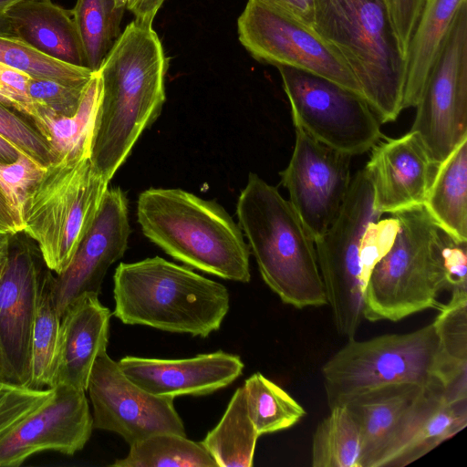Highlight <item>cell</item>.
I'll return each instance as SVG.
<instances>
[{"instance_id": "cell-33", "label": "cell", "mask_w": 467, "mask_h": 467, "mask_svg": "<svg viewBox=\"0 0 467 467\" xmlns=\"http://www.w3.org/2000/svg\"><path fill=\"white\" fill-rule=\"evenodd\" d=\"M38 304L31 337V367L29 386L42 389L50 388L57 350L61 318L49 295V275Z\"/></svg>"}, {"instance_id": "cell-30", "label": "cell", "mask_w": 467, "mask_h": 467, "mask_svg": "<svg viewBox=\"0 0 467 467\" xmlns=\"http://www.w3.org/2000/svg\"><path fill=\"white\" fill-rule=\"evenodd\" d=\"M115 467H215L216 462L203 447L172 432H160L130 445L125 458L118 459Z\"/></svg>"}, {"instance_id": "cell-45", "label": "cell", "mask_w": 467, "mask_h": 467, "mask_svg": "<svg viewBox=\"0 0 467 467\" xmlns=\"http://www.w3.org/2000/svg\"><path fill=\"white\" fill-rule=\"evenodd\" d=\"M20 1L22 0H0V36H16L7 11Z\"/></svg>"}, {"instance_id": "cell-11", "label": "cell", "mask_w": 467, "mask_h": 467, "mask_svg": "<svg viewBox=\"0 0 467 467\" xmlns=\"http://www.w3.org/2000/svg\"><path fill=\"white\" fill-rule=\"evenodd\" d=\"M415 108L410 130L438 166L467 138V1L453 18Z\"/></svg>"}, {"instance_id": "cell-35", "label": "cell", "mask_w": 467, "mask_h": 467, "mask_svg": "<svg viewBox=\"0 0 467 467\" xmlns=\"http://www.w3.org/2000/svg\"><path fill=\"white\" fill-rule=\"evenodd\" d=\"M46 168L23 152L13 162H0V191L22 228L26 199Z\"/></svg>"}, {"instance_id": "cell-10", "label": "cell", "mask_w": 467, "mask_h": 467, "mask_svg": "<svg viewBox=\"0 0 467 467\" xmlns=\"http://www.w3.org/2000/svg\"><path fill=\"white\" fill-rule=\"evenodd\" d=\"M276 67L296 129L352 157L384 138L379 119L362 95L305 70Z\"/></svg>"}, {"instance_id": "cell-9", "label": "cell", "mask_w": 467, "mask_h": 467, "mask_svg": "<svg viewBox=\"0 0 467 467\" xmlns=\"http://www.w3.org/2000/svg\"><path fill=\"white\" fill-rule=\"evenodd\" d=\"M373 204V189L365 170L352 177L341 209L327 229L314 241L327 302L337 331L355 338L363 318L360 248L368 225L380 219Z\"/></svg>"}, {"instance_id": "cell-13", "label": "cell", "mask_w": 467, "mask_h": 467, "mask_svg": "<svg viewBox=\"0 0 467 467\" xmlns=\"http://www.w3.org/2000/svg\"><path fill=\"white\" fill-rule=\"evenodd\" d=\"M18 234L0 275V357L4 379L28 387L32 330L50 270L38 247Z\"/></svg>"}, {"instance_id": "cell-43", "label": "cell", "mask_w": 467, "mask_h": 467, "mask_svg": "<svg viewBox=\"0 0 467 467\" xmlns=\"http://www.w3.org/2000/svg\"><path fill=\"white\" fill-rule=\"evenodd\" d=\"M165 0H127L128 8L135 16V21L152 26L155 16Z\"/></svg>"}, {"instance_id": "cell-32", "label": "cell", "mask_w": 467, "mask_h": 467, "mask_svg": "<svg viewBox=\"0 0 467 467\" xmlns=\"http://www.w3.org/2000/svg\"><path fill=\"white\" fill-rule=\"evenodd\" d=\"M0 63L31 78H48L71 85H86L94 74L88 67L49 57L16 36H0Z\"/></svg>"}, {"instance_id": "cell-14", "label": "cell", "mask_w": 467, "mask_h": 467, "mask_svg": "<svg viewBox=\"0 0 467 467\" xmlns=\"http://www.w3.org/2000/svg\"><path fill=\"white\" fill-rule=\"evenodd\" d=\"M93 428L116 432L130 445L160 432L186 436L174 398L151 394L132 382L106 351L88 379Z\"/></svg>"}, {"instance_id": "cell-20", "label": "cell", "mask_w": 467, "mask_h": 467, "mask_svg": "<svg viewBox=\"0 0 467 467\" xmlns=\"http://www.w3.org/2000/svg\"><path fill=\"white\" fill-rule=\"evenodd\" d=\"M118 364L144 390L171 398L211 394L233 383L244 367L240 357L221 350L178 359L126 356Z\"/></svg>"}, {"instance_id": "cell-22", "label": "cell", "mask_w": 467, "mask_h": 467, "mask_svg": "<svg viewBox=\"0 0 467 467\" xmlns=\"http://www.w3.org/2000/svg\"><path fill=\"white\" fill-rule=\"evenodd\" d=\"M7 15L16 37L56 60L88 67L70 10L51 0H22Z\"/></svg>"}, {"instance_id": "cell-16", "label": "cell", "mask_w": 467, "mask_h": 467, "mask_svg": "<svg viewBox=\"0 0 467 467\" xmlns=\"http://www.w3.org/2000/svg\"><path fill=\"white\" fill-rule=\"evenodd\" d=\"M52 397L0 439V467H16L31 455L55 451L74 455L89 440L93 419L86 390L58 384Z\"/></svg>"}, {"instance_id": "cell-7", "label": "cell", "mask_w": 467, "mask_h": 467, "mask_svg": "<svg viewBox=\"0 0 467 467\" xmlns=\"http://www.w3.org/2000/svg\"><path fill=\"white\" fill-rule=\"evenodd\" d=\"M398 230L389 248L371 268L363 291V317L399 321L434 308L446 290L441 230L423 206L393 214Z\"/></svg>"}, {"instance_id": "cell-50", "label": "cell", "mask_w": 467, "mask_h": 467, "mask_svg": "<svg viewBox=\"0 0 467 467\" xmlns=\"http://www.w3.org/2000/svg\"><path fill=\"white\" fill-rule=\"evenodd\" d=\"M119 5L126 6V0H118Z\"/></svg>"}, {"instance_id": "cell-39", "label": "cell", "mask_w": 467, "mask_h": 467, "mask_svg": "<svg viewBox=\"0 0 467 467\" xmlns=\"http://www.w3.org/2000/svg\"><path fill=\"white\" fill-rule=\"evenodd\" d=\"M441 238L446 290L451 294L467 293V242L455 241L444 232Z\"/></svg>"}, {"instance_id": "cell-28", "label": "cell", "mask_w": 467, "mask_h": 467, "mask_svg": "<svg viewBox=\"0 0 467 467\" xmlns=\"http://www.w3.org/2000/svg\"><path fill=\"white\" fill-rule=\"evenodd\" d=\"M312 439L313 467H361L359 424L347 405L329 409Z\"/></svg>"}, {"instance_id": "cell-26", "label": "cell", "mask_w": 467, "mask_h": 467, "mask_svg": "<svg viewBox=\"0 0 467 467\" xmlns=\"http://www.w3.org/2000/svg\"><path fill=\"white\" fill-rule=\"evenodd\" d=\"M423 207L442 232L467 242V138L437 166Z\"/></svg>"}, {"instance_id": "cell-31", "label": "cell", "mask_w": 467, "mask_h": 467, "mask_svg": "<svg viewBox=\"0 0 467 467\" xmlns=\"http://www.w3.org/2000/svg\"><path fill=\"white\" fill-rule=\"evenodd\" d=\"M244 389L248 414L259 436L290 428L306 415L297 401L259 372L245 380Z\"/></svg>"}, {"instance_id": "cell-44", "label": "cell", "mask_w": 467, "mask_h": 467, "mask_svg": "<svg viewBox=\"0 0 467 467\" xmlns=\"http://www.w3.org/2000/svg\"><path fill=\"white\" fill-rule=\"evenodd\" d=\"M0 230L16 234L23 232L4 194L0 191Z\"/></svg>"}, {"instance_id": "cell-2", "label": "cell", "mask_w": 467, "mask_h": 467, "mask_svg": "<svg viewBox=\"0 0 467 467\" xmlns=\"http://www.w3.org/2000/svg\"><path fill=\"white\" fill-rule=\"evenodd\" d=\"M321 372L329 409L398 384L443 387L467 395V368L445 356L433 323L410 333L348 339Z\"/></svg>"}, {"instance_id": "cell-8", "label": "cell", "mask_w": 467, "mask_h": 467, "mask_svg": "<svg viewBox=\"0 0 467 467\" xmlns=\"http://www.w3.org/2000/svg\"><path fill=\"white\" fill-rule=\"evenodd\" d=\"M109 182L90 158L49 164L29 192L23 210V233L37 245L56 275L70 264L92 226Z\"/></svg>"}, {"instance_id": "cell-36", "label": "cell", "mask_w": 467, "mask_h": 467, "mask_svg": "<svg viewBox=\"0 0 467 467\" xmlns=\"http://www.w3.org/2000/svg\"><path fill=\"white\" fill-rule=\"evenodd\" d=\"M0 102V135L35 161L47 167L53 162L47 141L20 112Z\"/></svg>"}, {"instance_id": "cell-17", "label": "cell", "mask_w": 467, "mask_h": 467, "mask_svg": "<svg viewBox=\"0 0 467 467\" xmlns=\"http://www.w3.org/2000/svg\"><path fill=\"white\" fill-rule=\"evenodd\" d=\"M128 201L119 187L108 189L97 217L68 266L49 275V295L61 318L67 306L85 293L99 295L109 266L128 248Z\"/></svg>"}, {"instance_id": "cell-4", "label": "cell", "mask_w": 467, "mask_h": 467, "mask_svg": "<svg viewBox=\"0 0 467 467\" xmlns=\"http://www.w3.org/2000/svg\"><path fill=\"white\" fill-rule=\"evenodd\" d=\"M311 27L346 62L380 122L395 121L406 56L386 0H314Z\"/></svg>"}, {"instance_id": "cell-38", "label": "cell", "mask_w": 467, "mask_h": 467, "mask_svg": "<svg viewBox=\"0 0 467 467\" xmlns=\"http://www.w3.org/2000/svg\"><path fill=\"white\" fill-rule=\"evenodd\" d=\"M88 84L71 85L48 78H30L27 95L32 103L55 114L72 116L79 107Z\"/></svg>"}, {"instance_id": "cell-29", "label": "cell", "mask_w": 467, "mask_h": 467, "mask_svg": "<svg viewBox=\"0 0 467 467\" xmlns=\"http://www.w3.org/2000/svg\"><path fill=\"white\" fill-rule=\"evenodd\" d=\"M125 9L118 0H77L70 10L91 71L99 69L119 37Z\"/></svg>"}, {"instance_id": "cell-49", "label": "cell", "mask_w": 467, "mask_h": 467, "mask_svg": "<svg viewBox=\"0 0 467 467\" xmlns=\"http://www.w3.org/2000/svg\"><path fill=\"white\" fill-rule=\"evenodd\" d=\"M0 379H4V377H3V369H2V361H1V357H0Z\"/></svg>"}, {"instance_id": "cell-27", "label": "cell", "mask_w": 467, "mask_h": 467, "mask_svg": "<svg viewBox=\"0 0 467 467\" xmlns=\"http://www.w3.org/2000/svg\"><path fill=\"white\" fill-rule=\"evenodd\" d=\"M258 438L242 386L234 391L222 419L202 444L219 467H251Z\"/></svg>"}, {"instance_id": "cell-24", "label": "cell", "mask_w": 467, "mask_h": 467, "mask_svg": "<svg viewBox=\"0 0 467 467\" xmlns=\"http://www.w3.org/2000/svg\"><path fill=\"white\" fill-rule=\"evenodd\" d=\"M422 389L411 384L390 385L357 396L344 404L359 424L361 467H374Z\"/></svg>"}, {"instance_id": "cell-19", "label": "cell", "mask_w": 467, "mask_h": 467, "mask_svg": "<svg viewBox=\"0 0 467 467\" xmlns=\"http://www.w3.org/2000/svg\"><path fill=\"white\" fill-rule=\"evenodd\" d=\"M467 425V399L443 387L423 388L402 417L374 467L406 466Z\"/></svg>"}, {"instance_id": "cell-3", "label": "cell", "mask_w": 467, "mask_h": 467, "mask_svg": "<svg viewBox=\"0 0 467 467\" xmlns=\"http://www.w3.org/2000/svg\"><path fill=\"white\" fill-rule=\"evenodd\" d=\"M137 217L142 234L174 259L226 280L250 281L249 246L217 202L182 189L150 188L139 196Z\"/></svg>"}, {"instance_id": "cell-5", "label": "cell", "mask_w": 467, "mask_h": 467, "mask_svg": "<svg viewBox=\"0 0 467 467\" xmlns=\"http://www.w3.org/2000/svg\"><path fill=\"white\" fill-rule=\"evenodd\" d=\"M236 213L263 280L281 301L297 309L327 305L314 241L277 188L250 172Z\"/></svg>"}, {"instance_id": "cell-51", "label": "cell", "mask_w": 467, "mask_h": 467, "mask_svg": "<svg viewBox=\"0 0 467 467\" xmlns=\"http://www.w3.org/2000/svg\"><path fill=\"white\" fill-rule=\"evenodd\" d=\"M126 2H127V0H126Z\"/></svg>"}, {"instance_id": "cell-48", "label": "cell", "mask_w": 467, "mask_h": 467, "mask_svg": "<svg viewBox=\"0 0 467 467\" xmlns=\"http://www.w3.org/2000/svg\"><path fill=\"white\" fill-rule=\"evenodd\" d=\"M0 102L6 105L9 108H12L16 109L18 112H22L23 107L21 104H19L17 101L14 100L10 97L6 96L5 94L2 93L0 91Z\"/></svg>"}, {"instance_id": "cell-42", "label": "cell", "mask_w": 467, "mask_h": 467, "mask_svg": "<svg viewBox=\"0 0 467 467\" xmlns=\"http://www.w3.org/2000/svg\"><path fill=\"white\" fill-rule=\"evenodd\" d=\"M311 27L314 0H255Z\"/></svg>"}, {"instance_id": "cell-18", "label": "cell", "mask_w": 467, "mask_h": 467, "mask_svg": "<svg viewBox=\"0 0 467 467\" xmlns=\"http://www.w3.org/2000/svg\"><path fill=\"white\" fill-rule=\"evenodd\" d=\"M364 170L373 189L374 208L398 213L423 206L437 166L414 131L379 141Z\"/></svg>"}, {"instance_id": "cell-15", "label": "cell", "mask_w": 467, "mask_h": 467, "mask_svg": "<svg viewBox=\"0 0 467 467\" xmlns=\"http://www.w3.org/2000/svg\"><path fill=\"white\" fill-rule=\"evenodd\" d=\"M351 158L296 129L294 150L280 178L313 241L327 231L348 193Z\"/></svg>"}, {"instance_id": "cell-41", "label": "cell", "mask_w": 467, "mask_h": 467, "mask_svg": "<svg viewBox=\"0 0 467 467\" xmlns=\"http://www.w3.org/2000/svg\"><path fill=\"white\" fill-rule=\"evenodd\" d=\"M30 78L26 73L0 63V91L21 104L22 112L26 105L32 103L27 95Z\"/></svg>"}, {"instance_id": "cell-1", "label": "cell", "mask_w": 467, "mask_h": 467, "mask_svg": "<svg viewBox=\"0 0 467 467\" xmlns=\"http://www.w3.org/2000/svg\"><path fill=\"white\" fill-rule=\"evenodd\" d=\"M168 60L152 29L129 24L98 70L102 95L90 161L109 182L165 102Z\"/></svg>"}, {"instance_id": "cell-34", "label": "cell", "mask_w": 467, "mask_h": 467, "mask_svg": "<svg viewBox=\"0 0 467 467\" xmlns=\"http://www.w3.org/2000/svg\"><path fill=\"white\" fill-rule=\"evenodd\" d=\"M432 322L445 356L467 368V293H453Z\"/></svg>"}, {"instance_id": "cell-12", "label": "cell", "mask_w": 467, "mask_h": 467, "mask_svg": "<svg viewBox=\"0 0 467 467\" xmlns=\"http://www.w3.org/2000/svg\"><path fill=\"white\" fill-rule=\"evenodd\" d=\"M237 28L241 44L256 60L305 70L362 95L346 62L312 27L248 0Z\"/></svg>"}, {"instance_id": "cell-46", "label": "cell", "mask_w": 467, "mask_h": 467, "mask_svg": "<svg viewBox=\"0 0 467 467\" xmlns=\"http://www.w3.org/2000/svg\"><path fill=\"white\" fill-rule=\"evenodd\" d=\"M21 152L16 146L0 135V162H13Z\"/></svg>"}, {"instance_id": "cell-6", "label": "cell", "mask_w": 467, "mask_h": 467, "mask_svg": "<svg viewBox=\"0 0 467 467\" xmlns=\"http://www.w3.org/2000/svg\"><path fill=\"white\" fill-rule=\"evenodd\" d=\"M113 283V315L127 325L206 337L230 307L223 285L160 256L120 263Z\"/></svg>"}, {"instance_id": "cell-25", "label": "cell", "mask_w": 467, "mask_h": 467, "mask_svg": "<svg viewBox=\"0 0 467 467\" xmlns=\"http://www.w3.org/2000/svg\"><path fill=\"white\" fill-rule=\"evenodd\" d=\"M467 0H429L406 51L402 109L418 104L453 18Z\"/></svg>"}, {"instance_id": "cell-47", "label": "cell", "mask_w": 467, "mask_h": 467, "mask_svg": "<svg viewBox=\"0 0 467 467\" xmlns=\"http://www.w3.org/2000/svg\"><path fill=\"white\" fill-rule=\"evenodd\" d=\"M14 234L0 230V275L5 266L10 243Z\"/></svg>"}, {"instance_id": "cell-21", "label": "cell", "mask_w": 467, "mask_h": 467, "mask_svg": "<svg viewBox=\"0 0 467 467\" xmlns=\"http://www.w3.org/2000/svg\"><path fill=\"white\" fill-rule=\"evenodd\" d=\"M111 315L95 293H85L67 306L60 321L50 388L64 384L87 391L94 362L107 350Z\"/></svg>"}, {"instance_id": "cell-40", "label": "cell", "mask_w": 467, "mask_h": 467, "mask_svg": "<svg viewBox=\"0 0 467 467\" xmlns=\"http://www.w3.org/2000/svg\"><path fill=\"white\" fill-rule=\"evenodd\" d=\"M429 0H386L390 17L405 53Z\"/></svg>"}, {"instance_id": "cell-37", "label": "cell", "mask_w": 467, "mask_h": 467, "mask_svg": "<svg viewBox=\"0 0 467 467\" xmlns=\"http://www.w3.org/2000/svg\"><path fill=\"white\" fill-rule=\"evenodd\" d=\"M53 395V388L33 389L0 379V439Z\"/></svg>"}, {"instance_id": "cell-23", "label": "cell", "mask_w": 467, "mask_h": 467, "mask_svg": "<svg viewBox=\"0 0 467 467\" xmlns=\"http://www.w3.org/2000/svg\"><path fill=\"white\" fill-rule=\"evenodd\" d=\"M102 83L99 72L90 78L79 107L72 116L55 114L41 106H26L24 115L48 143L53 162L90 158L96 119L101 100Z\"/></svg>"}]
</instances>
